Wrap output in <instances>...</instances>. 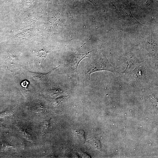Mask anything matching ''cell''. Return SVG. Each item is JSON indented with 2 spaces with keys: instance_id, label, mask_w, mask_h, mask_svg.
Returning a JSON list of instances; mask_svg holds the SVG:
<instances>
[{
  "instance_id": "3",
  "label": "cell",
  "mask_w": 158,
  "mask_h": 158,
  "mask_svg": "<svg viewBox=\"0 0 158 158\" xmlns=\"http://www.w3.org/2000/svg\"><path fill=\"white\" fill-rule=\"evenodd\" d=\"M60 65L54 68L48 72L44 73L40 72H35L28 71L29 75L37 82H46L50 74Z\"/></svg>"
},
{
  "instance_id": "6",
  "label": "cell",
  "mask_w": 158,
  "mask_h": 158,
  "mask_svg": "<svg viewBox=\"0 0 158 158\" xmlns=\"http://www.w3.org/2000/svg\"><path fill=\"white\" fill-rule=\"evenodd\" d=\"M8 62V66L11 70H15L18 67V61L16 57L10 58Z\"/></svg>"
},
{
  "instance_id": "8",
  "label": "cell",
  "mask_w": 158,
  "mask_h": 158,
  "mask_svg": "<svg viewBox=\"0 0 158 158\" xmlns=\"http://www.w3.org/2000/svg\"><path fill=\"white\" fill-rule=\"evenodd\" d=\"M74 133L76 137L82 141H85V132L81 129H77L74 130Z\"/></svg>"
},
{
  "instance_id": "11",
  "label": "cell",
  "mask_w": 158,
  "mask_h": 158,
  "mask_svg": "<svg viewBox=\"0 0 158 158\" xmlns=\"http://www.w3.org/2000/svg\"><path fill=\"white\" fill-rule=\"evenodd\" d=\"M13 111L11 110L6 111L0 114V116H10L13 114Z\"/></svg>"
},
{
  "instance_id": "10",
  "label": "cell",
  "mask_w": 158,
  "mask_h": 158,
  "mask_svg": "<svg viewBox=\"0 0 158 158\" xmlns=\"http://www.w3.org/2000/svg\"><path fill=\"white\" fill-rule=\"evenodd\" d=\"M20 130L25 138L29 140H32L30 134L26 130L23 128H20Z\"/></svg>"
},
{
  "instance_id": "4",
  "label": "cell",
  "mask_w": 158,
  "mask_h": 158,
  "mask_svg": "<svg viewBox=\"0 0 158 158\" xmlns=\"http://www.w3.org/2000/svg\"><path fill=\"white\" fill-rule=\"evenodd\" d=\"M146 69L145 67L143 66L138 67L132 71L131 75L134 79H142L146 77Z\"/></svg>"
},
{
  "instance_id": "5",
  "label": "cell",
  "mask_w": 158,
  "mask_h": 158,
  "mask_svg": "<svg viewBox=\"0 0 158 158\" xmlns=\"http://www.w3.org/2000/svg\"><path fill=\"white\" fill-rule=\"evenodd\" d=\"M47 53L44 51L36 52L34 56V60L36 64H41L46 58Z\"/></svg>"
},
{
  "instance_id": "13",
  "label": "cell",
  "mask_w": 158,
  "mask_h": 158,
  "mask_svg": "<svg viewBox=\"0 0 158 158\" xmlns=\"http://www.w3.org/2000/svg\"><path fill=\"white\" fill-rule=\"evenodd\" d=\"M2 148L4 150H5L8 148H10L12 147V146L8 145V144H6V143H3L2 145Z\"/></svg>"
},
{
  "instance_id": "14",
  "label": "cell",
  "mask_w": 158,
  "mask_h": 158,
  "mask_svg": "<svg viewBox=\"0 0 158 158\" xmlns=\"http://www.w3.org/2000/svg\"><path fill=\"white\" fill-rule=\"evenodd\" d=\"M88 0V1H91L92 3H93V0Z\"/></svg>"
},
{
  "instance_id": "1",
  "label": "cell",
  "mask_w": 158,
  "mask_h": 158,
  "mask_svg": "<svg viewBox=\"0 0 158 158\" xmlns=\"http://www.w3.org/2000/svg\"><path fill=\"white\" fill-rule=\"evenodd\" d=\"M107 71L115 73L116 71L106 58L95 59L91 62L87 68V73L90 78L91 74L93 72L100 71Z\"/></svg>"
},
{
  "instance_id": "7",
  "label": "cell",
  "mask_w": 158,
  "mask_h": 158,
  "mask_svg": "<svg viewBox=\"0 0 158 158\" xmlns=\"http://www.w3.org/2000/svg\"><path fill=\"white\" fill-rule=\"evenodd\" d=\"M86 143L91 147L95 149L98 150H100V144L99 141L97 140L91 139L88 141Z\"/></svg>"
},
{
  "instance_id": "9",
  "label": "cell",
  "mask_w": 158,
  "mask_h": 158,
  "mask_svg": "<svg viewBox=\"0 0 158 158\" xmlns=\"http://www.w3.org/2000/svg\"><path fill=\"white\" fill-rule=\"evenodd\" d=\"M49 126V120L46 121L42 124V133L43 135L45 134Z\"/></svg>"
},
{
  "instance_id": "2",
  "label": "cell",
  "mask_w": 158,
  "mask_h": 158,
  "mask_svg": "<svg viewBox=\"0 0 158 158\" xmlns=\"http://www.w3.org/2000/svg\"><path fill=\"white\" fill-rule=\"evenodd\" d=\"M92 51L82 54L72 52V59L68 65L72 69L77 71L78 67L80 62L84 58L88 57L89 54Z\"/></svg>"
},
{
  "instance_id": "12",
  "label": "cell",
  "mask_w": 158,
  "mask_h": 158,
  "mask_svg": "<svg viewBox=\"0 0 158 158\" xmlns=\"http://www.w3.org/2000/svg\"><path fill=\"white\" fill-rule=\"evenodd\" d=\"M63 98H62L56 100L55 101V105L56 106H58L61 103L63 100Z\"/></svg>"
}]
</instances>
